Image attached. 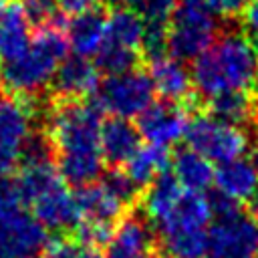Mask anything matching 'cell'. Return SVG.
Wrapping results in <instances>:
<instances>
[{
  "label": "cell",
  "mask_w": 258,
  "mask_h": 258,
  "mask_svg": "<svg viewBox=\"0 0 258 258\" xmlns=\"http://www.w3.org/2000/svg\"><path fill=\"white\" fill-rule=\"evenodd\" d=\"M22 10L32 28H56L58 6L56 0H22Z\"/></svg>",
  "instance_id": "f1b7e54d"
},
{
  "label": "cell",
  "mask_w": 258,
  "mask_h": 258,
  "mask_svg": "<svg viewBox=\"0 0 258 258\" xmlns=\"http://www.w3.org/2000/svg\"><path fill=\"white\" fill-rule=\"evenodd\" d=\"M191 85L208 101L258 89V46L238 30L222 32L191 64Z\"/></svg>",
  "instance_id": "7a4b0ae2"
},
{
  "label": "cell",
  "mask_w": 258,
  "mask_h": 258,
  "mask_svg": "<svg viewBox=\"0 0 258 258\" xmlns=\"http://www.w3.org/2000/svg\"><path fill=\"white\" fill-rule=\"evenodd\" d=\"M141 135L137 131V125H133L129 119L121 117H109L101 125V155L103 161L111 167L127 165L129 159L137 153Z\"/></svg>",
  "instance_id": "2e32d148"
},
{
  "label": "cell",
  "mask_w": 258,
  "mask_h": 258,
  "mask_svg": "<svg viewBox=\"0 0 258 258\" xmlns=\"http://www.w3.org/2000/svg\"><path fill=\"white\" fill-rule=\"evenodd\" d=\"M139 54L141 52L137 50H129V48H123L111 42H103L101 50L95 54V69L99 71V75L103 73L107 77L129 73L137 69Z\"/></svg>",
  "instance_id": "484cf974"
},
{
  "label": "cell",
  "mask_w": 258,
  "mask_h": 258,
  "mask_svg": "<svg viewBox=\"0 0 258 258\" xmlns=\"http://www.w3.org/2000/svg\"><path fill=\"white\" fill-rule=\"evenodd\" d=\"M101 183L125 208H131L137 202V198H139V187L131 181V177L127 175V171H121V167H111L107 173H103Z\"/></svg>",
  "instance_id": "4316f807"
},
{
  "label": "cell",
  "mask_w": 258,
  "mask_h": 258,
  "mask_svg": "<svg viewBox=\"0 0 258 258\" xmlns=\"http://www.w3.org/2000/svg\"><path fill=\"white\" fill-rule=\"evenodd\" d=\"M212 212L202 194H183L175 210L157 224L159 250L163 258H204Z\"/></svg>",
  "instance_id": "5b68a950"
},
{
  "label": "cell",
  "mask_w": 258,
  "mask_h": 258,
  "mask_svg": "<svg viewBox=\"0 0 258 258\" xmlns=\"http://www.w3.org/2000/svg\"><path fill=\"white\" fill-rule=\"evenodd\" d=\"M153 85L143 71H129L99 81L93 101L103 113L113 117L131 119L139 117L153 103Z\"/></svg>",
  "instance_id": "ba28073f"
},
{
  "label": "cell",
  "mask_w": 258,
  "mask_h": 258,
  "mask_svg": "<svg viewBox=\"0 0 258 258\" xmlns=\"http://www.w3.org/2000/svg\"><path fill=\"white\" fill-rule=\"evenodd\" d=\"M75 258H105V254L101 250H95V248H79Z\"/></svg>",
  "instance_id": "836d02e7"
},
{
  "label": "cell",
  "mask_w": 258,
  "mask_h": 258,
  "mask_svg": "<svg viewBox=\"0 0 258 258\" xmlns=\"http://www.w3.org/2000/svg\"><path fill=\"white\" fill-rule=\"evenodd\" d=\"M105 2L113 8H133L141 4V0H105Z\"/></svg>",
  "instance_id": "e575fe53"
},
{
  "label": "cell",
  "mask_w": 258,
  "mask_h": 258,
  "mask_svg": "<svg viewBox=\"0 0 258 258\" xmlns=\"http://www.w3.org/2000/svg\"><path fill=\"white\" fill-rule=\"evenodd\" d=\"M67 52L69 42L60 28L38 30L22 56L0 64V87L20 99L38 95L52 83L58 64L69 56Z\"/></svg>",
  "instance_id": "277c9868"
},
{
  "label": "cell",
  "mask_w": 258,
  "mask_h": 258,
  "mask_svg": "<svg viewBox=\"0 0 258 258\" xmlns=\"http://www.w3.org/2000/svg\"><path fill=\"white\" fill-rule=\"evenodd\" d=\"M187 147L210 163H228L248 151L250 139L242 127L224 123L212 115H198L189 119L185 131Z\"/></svg>",
  "instance_id": "8992f818"
},
{
  "label": "cell",
  "mask_w": 258,
  "mask_h": 258,
  "mask_svg": "<svg viewBox=\"0 0 258 258\" xmlns=\"http://www.w3.org/2000/svg\"><path fill=\"white\" fill-rule=\"evenodd\" d=\"M204 258H258V218L244 210L226 220H214Z\"/></svg>",
  "instance_id": "9c48e42d"
},
{
  "label": "cell",
  "mask_w": 258,
  "mask_h": 258,
  "mask_svg": "<svg viewBox=\"0 0 258 258\" xmlns=\"http://www.w3.org/2000/svg\"><path fill=\"white\" fill-rule=\"evenodd\" d=\"M24 204L32 208V216L54 234H73L81 224V212L75 194L58 175L54 163L24 165L18 175Z\"/></svg>",
  "instance_id": "3957f363"
},
{
  "label": "cell",
  "mask_w": 258,
  "mask_h": 258,
  "mask_svg": "<svg viewBox=\"0 0 258 258\" xmlns=\"http://www.w3.org/2000/svg\"><path fill=\"white\" fill-rule=\"evenodd\" d=\"M24 198L18 183V177L10 173H0V220L12 218L24 212Z\"/></svg>",
  "instance_id": "83f0119b"
},
{
  "label": "cell",
  "mask_w": 258,
  "mask_h": 258,
  "mask_svg": "<svg viewBox=\"0 0 258 258\" xmlns=\"http://www.w3.org/2000/svg\"><path fill=\"white\" fill-rule=\"evenodd\" d=\"M99 87V71L95 62L83 56H67L54 77H52V91L58 99H87V95H95Z\"/></svg>",
  "instance_id": "9a60e30c"
},
{
  "label": "cell",
  "mask_w": 258,
  "mask_h": 258,
  "mask_svg": "<svg viewBox=\"0 0 258 258\" xmlns=\"http://www.w3.org/2000/svg\"><path fill=\"white\" fill-rule=\"evenodd\" d=\"M97 4H99V0H56L58 10H62L64 14H71V16H79L89 10H95Z\"/></svg>",
  "instance_id": "d6a6232c"
},
{
  "label": "cell",
  "mask_w": 258,
  "mask_h": 258,
  "mask_svg": "<svg viewBox=\"0 0 258 258\" xmlns=\"http://www.w3.org/2000/svg\"><path fill=\"white\" fill-rule=\"evenodd\" d=\"M242 34L258 46V0L250 2L242 12Z\"/></svg>",
  "instance_id": "1f68e13d"
},
{
  "label": "cell",
  "mask_w": 258,
  "mask_h": 258,
  "mask_svg": "<svg viewBox=\"0 0 258 258\" xmlns=\"http://www.w3.org/2000/svg\"><path fill=\"white\" fill-rule=\"evenodd\" d=\"M187 125H189V113L183 103L159 101V103H151L139 115L137 131L149 145L167 149L185 137Z\"/></svg>",
  "instance_id": "8fae6325"
},
{
  "label": "cell",
  "mask_w": 258,
  "mask_h": 258,
  "mask_svg": "<svg viewBox=\"0 0 258 258\" xmlns=\"http://www.w3.org/2000/svg\"><path fill=\"white\" fill-rule=\"evenodd\" d=\"M171 167L173 177L187 194H204L214 183L212 163L189 147L175 153V157L171 159Z\"/></svg>",
  "instance_id": "7402d4cb"
},
{
  "label": "cell",
  "mask_w": 258,
  "mask_h": 258,
  "mask_svg": "<svg viewBox=\"0 0 258 258\" xmlns=\"http://www.w3.org/2000/svg\"><path fill=\"white\" fill-rule=\"evenodd\" d=\"M0 97H2V87H0ZM0 101H2V99H0Z\"/></svg>",
  "instance_id": "f35d334b"
},
{
  "label": "cell",
  "mask_w": 258,
  "mask_h": 258,
  "mask_svg": "<svg viewBox=\"0 0 258 258\" xmlns=\"http://www.w3.org/2000/svg\"><path fill=\"white\" fill-rule=\"evenodd\" d=\"M177 10V0H141L139 16L145 26L169 28V22Z\"/></svg>",
  "instance_id": "f546056e"
},
{
  "label": "cell",
  "mask_w": 258,
  "mask_h": 258,
  "mask_svg": "<svg viewBox=\"0 0 258 258\" xmlns=\"http://www.w3.org/2000/svg\"><path fill=\"white\" fill-rule=\"evenodd\" d=\"M103 121V111L93 99H58L52 105L46 135L54 147V167L67 185L79 189L101 177Z\"/></svg>",
  "instance_id": "6da1fadb"
},
{
  "label": "cell",
  "mask_w": 258,
  "mask_h": 258,
  "mask_svg": "<svg viewBox=\"0 0 258 258\" xmlns=\"http://www.w3.org/2000/svg\"><path fill=\"white\" fill-rule=\"evenodd\" d=\"M214 183L216 191L238 204L258 198V169L252 165L250 159L244 157L222 163L214 171Z\"/></svg>",
  "instance_id": "e0dca14e"
},
{
  "label": "cell",
  "mask_w": 258,
  "mask_h": 258,
  "mask_svg": "<svg viewBox=\"0 0 258 258\" xmlns=\"http://www.w3.org/2000/svg\"><path fill=\"white\" fill-rule=\"evenodd\" d=\"M183 189L173 177V173H161L157 179H153L147 185V191L143 196V214L151 222V226L161 224L179 204L183 198Z\"/></svg>",
  "instance_id": "44dd1931"
},
{
  "label": "cell",
  "mask_w": 258,
  "mask_h": 258,
  "mask_svg": "<svg viewBox=\"0 0 258 258\" xmlns=\"http://www.w3.org/2000/svg\"><path fill=\"white\" fill-rule=\"evenodd\" d=\"M147 77L153 85V91L169 103H183L191 91V73L183 64V60L171 56V54H161L149 60V71Z\"/></svg>",
  "instance_id": "5bb4252c"
},
{
  "label": "cell",
  "mask_w": 258,
  "mask_h": 258,
  "mask_svg": "<svg viewBox=\"0 0 258 258\" xmlns=\"http://www.w3.org/2000/svg\"><path fill=\"white\" fill-rule=\"evenodd\" d=\"M250 161H252V165L258 169V141H256L254 147H252V159H250Z\"/></svg>",
  "instance_id": "d590c367"
},
{
  "label": "cell",
  "mask_w": 258,
  "mask_h": 258,
  "mask_svg": "<svg viewBox=\"0 0 258 258\" xmlns=\"http://www.w3.org/2000/svg\"><path fill=\"white\" fill-rule=\"evenodd\" d=\"M250 2L252 0H181V4H198L210 10L214 16H224V18L242 14Z\"/></svg>",
  "instance_id": "4dcf8cb0"
},
{
  "label": "cell",
  "mask_w": 258,
  "mask_h": 258,
  "mask_svg": "<svg viewBox=\"0 0 258 258\" xmlns=\"http://www.w3.org/2000/svg\"><path fill=\"white\" fill-rule=\"evenodd\" d=\"M46 228L26 212L0 220V258H34L46 248Z\"/></svg>",
  "instance_id": "7c38bea8"
},
{
  "label": "cell",
  "mask_w": 258,
  "mask_h": 258,
  "mask_svg": "<svg viewBox=\"0 0 258 258\" xmlns=\"http://www.w3.org/2000/svg\"><path fill=\"white\" fill-rule=\"evenodd\" d=\"M167 167H169V153H167V149L147 143V145L139 147L137 153L129 159L127 175L141 189V187H147L161 173H165Z\"/></svg>",
  "instance_id": "cb8c5ba5"
},
{
  "label": "cell",
  "mask_w": 258,
  "mask_h": 258,
  "mask_svg": "<svg viewBox=\"0 0 258 258\" xmlns=\"http://www.w3.org/2000/svg\"><path fill=\"white\" fill-rule=\"evenodd\" d=\"M155 228L145 214H127L115 226L105 258H155Z\"/></svg>",
  "instance_id": "4fadbf2b"
},
{
  "label": "cell",
  "mask_w": 258,
  "mask_h": 258,
  "mask_svg": "<svg viewBox=\"0 0 258 258\" xmlns=\"http://www.w3.org/2000/svg\"><path fill=\"white\" fill-rule=\"evenodd\" d=\"M8 4H10V0H0V14H2V12L8 8Z\"/></svg>",
  "instance_id": "8d00e7d4"
},
{
  "label": "cell",
  "mask_w": 258,
  "mask_h": 258,
  "mask_svg": "<svg viewBox=\"0 0 258 258\" xmlns=\"http://www.w3.org/2000/svg\"><path fill=\"white\" fill-rule=\"evenodd\" d=\"M220 22L198 4L177 6L167 28V50L179 60H196L216 38Z\"/></svg>",
  "instance_id": "52a82bcc"
},
{
  "label": "cell",
  "mask_w": 258,
  "mask_h": 258,
  "mask_svg": "<svg viewBox=\"0 0 258 258\" xmlns=\"http://www.w3.org/2000/svg\"><path fill=\"white\" fill-rule=\"evenodd\" d=\"M105 32H107V16L103 14V10L95 8L85 14L73 16L67 24L64 36L73 54L89 58L101 50L105 42Z\"/></svg>",
  "instance_id": "ac0fdd59"
},
{
  "label": "cell",
  "mask_w": 258,
  "mask_h": 258,
  "mask_svg": "<svg viewBox=\"0 0 258 258\" xmlns=\"http://www.w3.org/2000/svg\"><path fill=\"white\" fill-rule=\"evenodd\" d=\"M79 212H81V222H93V224H105V226H117L121 218L125 216V206L117 202L107 187L99 181L79 187L75 194Z\"/></svg>",
  "instance_id": "d6986e66"
},
{
  "label": "cell",
  "mask_w": 258,
  "mask_h": 258,
  "mask_svg": "<svg viewBox=\"0 0 258 258\" xmlns=\"http://www.w3.org/2000/svg\"><path fill=\"white\" fill-rule=\"evenodd\" d=\"M32 119L34 111L24 99L0 101V173H10L20 161L22 147L32 133Z\"/></svg>",
  "instance_id": "30bf717a"
},
{
  "label": "cell",
  "mask_w": 258,
  "mask_h": 258,
  "mask_svg": "<svg viewBox=\"0 0 258 258\" xmlns=\"http://www.w3.org/2000/svg\"><path fill=\"white\" fill-rule=\"evenodd\" d=\"M256 218H258V198H256Z\"/></svg>",
  "instance_id": "74e56055"
},
{
  "label": "cell",
  "mask_w": 258,
  "mask_h": 258,
  "mask_svg": "<svg viewBox=\"0 0 258 258\" xmlns=\"http://www.w3.org/2000/svg\"><path fill=\"white\" fill-rule=\"evenodd\" d=\"M210 115L224 123L242 127L254 117V101L250 99L248 93L220 95L210 99Z\"/></svg>",
  "instance_id": "d4e9b609"
},
{
  "label": "cell",
  "mask_w": 258,
  "mask_h": 258,
  "mask_svg": "<svg viewBox=\"0 0 258 258\" xmlns=\"http://www.w3.org/2000/svg\"><path fill=\"white\" fill-rule=\"evenodd\" d=\"M32 42V26L20 4H8L0 14V64L22 56Z\"/></svg>",
  "instance_id": "ffe728a7"
},
{
  "label": "cell",
  "mask_w": 258,
  "mask_h": 258,
  "mask_svg": "<svg viewBox=\"0 0 258 258\" xmlns=\"http://www.w3.org/2000/svg\"><path fill=\"white\" fill-rule=\"evenodd\" d=\"M143 32L145 24L139 12H135L133 8H115L107 18L105 42L141 52Z\"/></svg>",
  "instance_id": "603a6c76"
}]
</instances>
